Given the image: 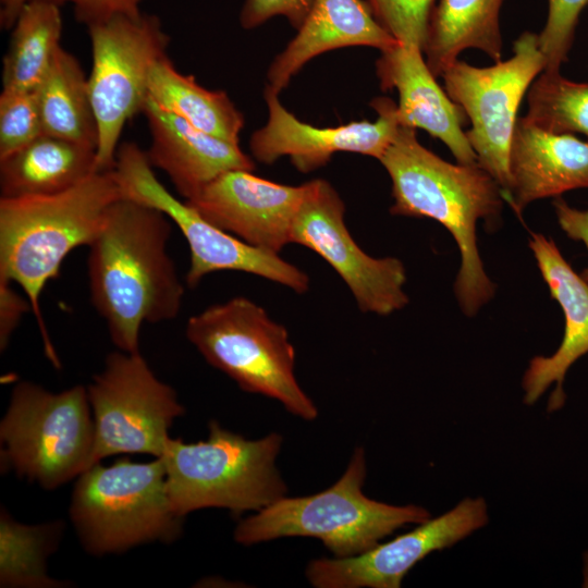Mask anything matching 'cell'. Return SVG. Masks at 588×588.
I'll return each mask as SVG.
<instances>
[{
    "label": "cell",
    "instance_id": "cell-1",
    "mask_svg": "<svg viewBox=\"0 0 588 588\" xmlns=\"http://www.w3.org/2000/svg\"><path fill=\"white\" fill-rule=\"evenodd\" d=\"M171 222L121 197L88 246L90 301L120 351L139 352L142 324L172 320L181 310L184 286L167 252Z\"/></svg>",
    "mask_w": 588,
    "mask_h": 588
},
{
    "label": "cell",
    "instance_id": "cell-2",
    "mask_svg": "<svg viewBox=\"0 0 588 588\" xmlns=\"http://www.w3.org/2000/svg\"><path fill=\"white\" fill-rule=\"evenodd\" d=\"M379 161L392 182L390 212L432 219L454 237L461 254L454 291L463 313L474 316L495 292L479 255L476 225L499 218L504 201L500 185L479 163L443 160L408 126L400 125Z\"/></svg>",
    "mask_w": 588,
    "mask_h": 588
},
{
    "label": "cell",
    "instance_id": "cell-3",
    "mask_svg": "<svg viewBox=\"0 0 588 588\" xmlns=\"http://www.w3.org/2000/svg\"><path fill=\"white\" fill-rule=\"evenodd\" d=\"M123 196L114 169L97 171L49 196L0 198V278L19 284L30 303L46 354L60 367L40 309L45 285L62 261L97 236L109 207Z\"/></svg>",
    "mask_w": 588,
    "mask_h": 588
},
{
    "label": "cell",
    "instance_id": "cell-4",
    "mask_svg": "<svg viewBox=\"0 0 588 588\" xmlns=\"http://www.w3.org/2000/svg\"><path fill=\"white\" fill-rule=\"evenodd\" d=\"M366 473L365 451L358 446L335 483L311 495H284L242 519L234 529L235 541L252 546L283 537H311L334 558H347L370 550L397 528L431 517L419 505H391L365 495Z\"/></svg>",
    "mask_w": 588,
    "mask_h": 588
},
{
    "label": "cell",
    "instance_id": "cell-5",
    "mask_svg": "<svg viewBox=\"0 0 588 588\" xmlns=\"http://www.w3.org/2000/svg\"><path fill=\"white\" fill-rule=\"evenodd\" d=\"M283 438L258 440L209 424L207 440L186 443L170 438L161 456L171 505L182 517L200 509L221 507L234 514L260 511L287 492L275 461Z\"/></svg>",
    "mask_w": 588,
    "mask_h": 588
},
{
    "label": "cell",
    "instance_id": "cell-6",
    "mask_svg": "<svg viewBox=\"0 0 588 588\" xmlns=\"http://www.w3.org/2000/svg\"><path fill=\"white\" fill-rule=\"evenodd\" d=\"M70 518L83 547L94 555L172 542L183 524L171 505L161 457L91 465L76 478Z\"/></svg>",
    "mask_w": 588,
    "mask_h": 588
},
{
    "label": "cell",
    "instance_id": "cell-7",
    "mask_svg": "<svg viewBox=\"0 0 588 588\" xmlns=\"http://www.w3.org/2000/svg\"><path fill=\"white\" fill-rule=\"evenodd\" d=\"M185 334L243 391L274 399L302 419L317 417L316 405L296 380L287 330L253 301L237 296L212 305L187 320Z\"/></svg>",
    "mask_w": 588,
    "mask_h": 588
},
{
    "label": "cell",
    "instance_id": "cell-8",
    "mask_svg": "<svg viewBox=\"0 0 588 588\" xmlns=\"http://www.w3.org/2000/svg\"><path fill=\"white\" fill-rule=\"evenodd\" d=\"M94 437L87 388L53 393L21 381L0 422L1 465L52 490L89 467Z\"/></svg>",
    "mask_w": 588,
    "mask_h": 588
},
{
    "label": "cell",
    "instance_id": "cell-9",
    "mask_svg": "<svg viewBox=\"0 0 588 588\" xmlns=\"http://www.w3.org/2000/svg\"><path fill=\"white\" fill-rule=\"evenodd\" d=\"M91 45L88 76L98 126V171L114 169L125 123L142 112L155 64L167 56L170 37L154 14L118 15L87 27Z\"/></svg>",
    "mask_w": 588,
    "mask_h": 588
},
{
    "label": "cell",
    "instance_id": "cell-10",
    "mask_svg": "<svg viewBox=\"0 0 588 588\" xmlns=\"http://www.w3.org/2000/svg\"><path fill=\"white\" fill-rule=\"evenodd\" d=\"M87 393L95 429L89 467L115 454L161 457L170 428L185 412L139 352L110 353Z\"/></svg>",
    "mask_w": 588,
    "mask_h": 588
},
{
    "label": "cell",
    "instance_id": "cell-11",
    "mask_svg": "<svg viewBox=\"0 0 588 588\" xmlns=\"http://www.w3.org/2000/svg\"><path fill=\"white\" fill-rule=\"evenodd\" d=\"M538 34L524 32L513 44V54L493 65L478 68L457 60L442 74L444 90L466 113V136L478 163L509 191L510 150L520 102L544 70Z\"/></svg>",
    "mask_w": 588,
    "mask_h": 588
},
{
    "label": "cell",
    "instance_id": "cell-12",
    "mask_svg": "<svg viewBox=\"0 0 588 588\" xmlns=\"http://www.w3.org/2000/svg\"><path fill=\"white\" fill-rule=\"evenodd\" d=\"M114 171L124 197L162 211L181 230L191 252L188 286L198 285L211 272L233 270L277 282L298 294L308 290L309 278L296 266L219 229L173 196L157 179L146 151L137 144L119 145Z\"/></svg>",
    "mask_w": 588,
    "mask_h": 588
},
{
    "label": "cell",
    "instance_id": "cell-13",
    "mask_svg": "<svg viewBox=\"0 0 588 588\" xmlns=\"http://www.w3.org/2000/svg\"><path fill=\"white\" fill-rule=\"evenodd\" d=\"M345 206L326 180L305 183L293 221L291 243L323 258L351 290L363 313L390 315L408 304L403 290L406 272L394 257L373 258L352 237L344 221Z\"/></svg>",
    "mask_w": 588,
    "mask_h": 588
},
{
    "label": "cell",
    "instance_id": "cell-14",
    "mask_svg": "<svg viewBox=\"0 0 588 588\" xmlns=\"http://www.w3.org/2000/svg\"><path fill=\"white\" fill-rule=\"evenodd\" d=\"M483 498H465L453 509L406 534L347 558L309 562L306 577L316 588H399L405 575L434 551L446 549L487 525Z\"/></svg>",
    "mask_w": 588,
    "mask_h": 588
},
{
    "label": "cell",
    "instance_id": "cell-15",
    "mask_svg": "<svg viewBox=\"0 0 588 588\" xmlns=\"http://www.w3.org/2000/svg\"><path fill=\"white\" fill-rule=\"evenodd\" d=\"M278 95L266 87L268 121L249 139L253 156L265 164L287 156L299 172L308 173L327 164L336 152H356L379 160L400 127L397 105L389 97H377L370 102L378 114L373 122L317 127L287 111Z\"/></svg>",
    "mask_w": 588,
    "mask_h": 588
},
{
    "label": "cell",
    "instance_id": "cell-16",
    "mask_svg": "<svg viewBox=\"0 0 588 588\" xmlns=\"http://www.w3.org/2000/svg\"><path fill=\"white\" fill-rule=\"evenodd\" d=\"M304 194L305 184L284 185L249 170H231L185 201L219 229L278 254L291 243L293 221Z\"/></svg>",
    "mask_w": 588,
    "mask_h": 588
},
{
    "label": "cell",
    "instance_id": "cell-17",
    "mask_svg": "<svg viewBox=\"0 0 588 588\" xmlns=\"http://www.w3.org/2000/svg\"><path fill=\"white\" fill-rule=\"evenodd\" d=\"M529 247L551 297L563 310L565 327L562 342L552 355L530 360L522 380L524 402L532 405L554 385L548 403V411L553 412L565 403L563 383L568 369L588 353V283L573 270L551 238L531 233Z\"/></svg>",
    "mask_w": 588,
    "mask_h": 588
},
{
    "label": "cell",
    "instance_id": "cell-18",
    "mask_svg": "<svg viewBox=\"0 0 588 588\" xmlns=\"http://www.w3.org/2000/svg\"><path fill=\"white\" fill-rule=\"evenodd\" d=\"M376 69L381 88L397 90L400 125L421 128L440 139L458 163H478L463 130L468 118L437 83L420 48L400 44L381 51Z\"/></svg>",
    "mask_w": 588,
    "mask_h": 588
},
{
    "label": "cell",
    "instance_id": "cell-19",
    "mask_svg": "<svg viewBox=\"0 0 588 588\" xmlns=\"http://www.w3.org/2000/svg\"><path fill=\"white\" fill-rule=\"evenodd\" d=\"M142 112L147 119L151 138L146 151L148 161L169 176L185 200L197 196L224 172L254 170L253 160L238 144L193 126L148 97Z\"/></svg>",
    "mask_w": 588,
    "mask_h": 588
},
{
    "label": "cell",
    "instance_id": "cell-20",
    "mask_svg": "<svg viewBox=\"0 0 588 588\" xmlns=\"http://www.w3.org/2000/svg\"><path fill=\"white\" fill-rule=\"evenodd\" d=\"M510 187L503 195L520 217L535 200L588 188V140L539 128L518 118L510 150Z\"/></svg>",
    "mask_w": 588,
    "mask_h": 588
},
{
    "label": "cell",
    "instance_id": "cell-21",
    "mask_svg": "<svg viewBox=\"0 0 588 588\" xmlns=\"http://www.w3.org/2000/svg\"><path fill=\"white\" fill-rule=\"evenodd\" d=\"M400 42L362 0H314L297 34L271 62L267 79L275 93L315 57L339 48L367 46L385 51Z\"/></svg>",
    "mask_w": 588,
    "mask_h": 588
},
{
    "label": "cell",
    "instance_id": "cell-22",
    "mask_svg": "<svg viewBox=\"0 0 588 588\" xmlns=\"http://www.w3.org/2000/svg\"><path fill=\"white\" fill-rule=\"evenodd\" d=\"M97 171L95 148L41 134L0 159V198L59 194Z\"/></svg>",
    "mask_w": 588,
    "mask_h": 588
},
{
    "label": "cell",
    "instance_id": "cell-23",
    "mask_svg": "<svg viewBox=\"0 0 588 588\" xmlns=\"http://www.w3.org/2000/svg\"><path fill=\"white\" fill-rule=\"evenodd\" d=\"M503 1L438 0L422 46L426 63L436 77L442 76L466 49L481 50L494 62L501 60Z\"/></svg>",
    "mask_w": 588,
    "mask_h": 588
},
{
    "label": "cell",
    "instance_id": "cell-24",
    "mask_svg": "<svg viewBox=\"0 0 588 588\" xmlns=\"http://www.w3.org/2000/svg\"><path fill=\"white\" fill-rule=\"evenodd\" d=\"M35 91L42 134L97 150L98 126L88 77L72 53L61 46L57 49Z\"/></svg>",
    "mask_w": 588,
    "mask_h": 588
},
{
    "label": "cell",
    "instance_id": "cell-25",
    "mask_svg": "<svg viewBox=\"0 0 588 588\" xmlns=\"http://www.w3.org/2000/svg\"><path fill=\"white\" fill-rule=\"evenodd\" d=\"M148 98L193 126L238 144L244 117L226 93L200 86L194 76L179 72L168 56L151 71Z\"/></svg>",
    "mask_w": 588,
    "mask_h": 588
},
{
    "label": "cell",
    "instance_id": "cell-26",
    "mask_svg": "<svg viewBox=\"0 0 588 588\" xmlns=\"http://www.w3.org/2000/svg\"><path fill=\"white\" fill-rule=\"evenodd\" d=\"M11 29L9 49L3 58V88L36 89L60 47L62 17L59 4L49 0L28 1Z\"/></svg>",
    "mask_w": 588,
    "mask_h": 588
},
{
    "label": "cell",
    "instance_id": "cell-27",
    "mask_svg": "<svg viewBox=\"0 0 588 588\" xmlns=\"http://www.w3.org/2000/svg\"><path fill=\"white\" fill-rule=\"evenodd\" d=\"M61 522L24 525L7 511L0 515L1 587L52 588L66 584L47 574L46 561L57 549L62 534Z\"/></svg>",
    "mask_w": 588,
    "mask_h": 588
},
{
    "label": "cell",
    "instance_id": "cell-28",
    "mask_svg": "<svg viewBox=\"0 0 588 588\" xmlns=\"http://www.w3.org/2000/svg\"><path fill=\"white\" fill-rule=\"evenodd\" d=\"M527 106L524 117L539 128L588 138V82L542 71L527 91Z\"/></svg>",
    "mask_w": 588,
    "mask_h": 588
},
{
    "label": "cell",
    "instance_id": "cell-29",
    "mask_svg": "<svg viewBox=\"0 0 588 588\" xmlns=\"http://www.w3.org/2000/svg\"><path fill=\"white\" fill-rule=\"evenodd\" d=\"M41 134L35 89L3 88L0 95V159Z\"/></svg>",
    "mask_w": 588,
    "mask_h": 588
},
{
    "label": "cell",
    "instance_id": "cell-30",
    "mask_svg": "<svg viewBox=\"0 0 588 588\" xmlns=\"http://www.w3.org/2000/svg\"><path fill=\"white\" fill-rule=\"evenodd\" d=\"M546 24L538 34L539 47L546 60L543 71H560L574 44L579 15L588 0H547Z\"/></svg>",
    "mask_w": 588,
    "mask_h": 588
},
{
    "label": "cell",
    "instance_id": "cell-31",
    "mask_svg": "<svg viewBox=\"0 0 588 588\" xmlns=\"http://www.w3.org/2000/svg\"><path fill=\"white\" fill-rule=\"evenodd\" d=\"M377 21L401 45L422 50L434 0H367Z\"/></svg>",
    "mask_w": 588,
    "mask_h": 588
},
{
    "label": "cell",
    "instance_id": "cell-32",
    "mask_svg": "<svg viewBox=\"0 0 588 588\" xmlns=\"http://www.w3.org/2000/svg\"><path fill=\"white\" fill-rule=\"evenodd\" d=\"M313 3L314 0H245L240 12V24L245 29H252L274 16H284L298 29Z\"/></svg>",
    "mask_w": 588,
    "mask_h": 588
},
{
    "label": "cell",
    "instance_id": "cell-33",
    "mask_svg": "<svg viewBox=\"0 0 588 588\" xmlns=\"http://www.w3.org/2000/svg\"><path fill=\"white\" fill-rule=\"evenodd\" d=\"M58 4L69 2L76 20L87 27L118 15H138L143 0H49Z\"/></svg>",
    "mask_w": 588,
    "mask_h": 588
},
{
    "label": "cell",
    "instance_id": "cell-34",
    "mask_svg": "<svg viewBox=\"0 0 588 588\" xmlns=\"http://www.w3.org/2000/svg\"><path fill=\"white\" fill-rule=\"evenodd\" d=\"M10 280L0 278V348L5 350L22 317L32 310L28 299L20 295Z\"/></svg>",
    "mask_w": 588,
    "mask_h": 588
},
{
    "label": "cell",
    "instance_id": "cell-35",
    "mask_svg": "<svg viewBox=\"0 0 588 588\" xmlns=\"http://www.w3.org/2000/svg\"><path fill=\"white\" fill-rule=\"evenodd\" d=\"M553 206L563 232L569 238L581 242L588 252V208L584 210L573 208L561 196L555 197ZM580 275L588 283V266Z\"/></svg>",
    "mask_w": 588,
    "mask_h": 588
},
{
    "label": "cell",
    "instance_id": "cell-36",
    "mask_svg": "<svg viewBox=\"0 0 588 588\" xmlns=\"http://www.w3.org/2000/svg\"><path fill=\"white\" fill-rule=\"evenodd\" d=\"M30 0H1L0 24L11 29L22 8Z\"/></svg>",
    "mask_w": 588,
    "mask_h": 588
},
{
    "label": "cell",
    "instance_id": "cell-37",
    "mask_svg": "<svg viewBox=\"0 0 588 588\" xmlns=\"http://www.w3.org/2000/svg\"><path fill=\"white\" fill-rule=\"evenodd\" d=\"M584 587H588V552L585 555V568H584Z\"/></svg>",
    "mask_w": 588,
    "mask_h": 588
}]
</instances>
